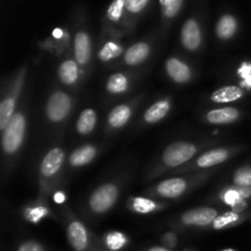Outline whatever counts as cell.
Instances as JSON below:
<instances>
[{"instance_id":"30","label":"cell","mask_w":251,"mask_h":251,"mask_svg":"<svg viewBox=\"0 0 251 251\" xmlns=\"http://www.w3.org/2000/svg\"><path fill=\"white\" fill-rule=\"evenodd\" d=\"M124 6H125V0H114V1L112 2V5L109 6V9H108V12H107L109 20H112V21H118V20L122 17Z\"/></svg>"},{"instance_id":"34","label":"cell","mask_w":251,"mask_h":251,"mask_svg":"<svg viewBox=\"0 0 251 251\" xmlns=\"http://www.w3.org/2000/svg\"><path fill=\"white\" fill-rule=\"evenodd\" d=\"M239 74L243 77V85L251 88V64H243L239 69Z\"/></svg>"},{"instance_id":"41","label":"cell","mask_w":251,"mask_h":251,"mask_svg":"<svg viewBox=\"0 0 251 251\" xmlns=\"http://www.w3.org/2000/svg\"><path fill=\"white\" fill-rule=\"evenodd\" d=\"M223 251H235V250H233V249H226V250H223Z\"/></svg>"},{"instance_id":"37","label":"cell","mask_w":251,"mask_h":251,"mask_svg":"<svg viewBox=\"0 0 251 251\" xmlns=\"http://www.w3.org/2000/svg\"><path fill=\"white\" fill-rule=\"evenodd\" d=\"M54 201H55L56 203H63L64 201H65V195H64V193L59 191V193L54 194Z\"/></svg>"},{"instance_id":"18","label":"cell","mask_w":251,"mask_h":251,"mask_svg":"<svg viewBox=\"0 0 251 251\" xmlns=\"http://www.w3.org/2000/svg\"><path fill=\"white\" fill-rule=\"evenodd\" d=\"M169 108H171L169 100H158V102L154 103L152 107H150L149 109H147V112L145 113V120H146L147 123L159 122V120L163 119V118L168 114Z\"/></svg>"},{"instance_id":"40","label":"cell","mask_w":251,"mask_h":251,"mask_svg":"<svg viewBox=\"0 0 251 251\" xmlns=\"http://www.w3.org/2000/svg\"><path fill=\"white\" fill-rule=\"evenodd\" d=\"M159 1H161V4L163 5V7H164V6H167L169 2H171V0H159Z\"/></svg>"},{"instance_id":"4","label":"cell","mask_w":251,"mask_h":251,"mask_svg":"<svg viewBox=\"0 0 251 251\" xmlns=\"http://www.w3.org/2000/svg\"><path fill=\"white\" fill-rule=\"evenodd\" d=\"M71 108V100L66 93L55 92L49 98L47 104V117L54 123H59L66 118Z\"/></svg>"},{"instance_id":"9","label":"cell","mask_w":251,"mask_h":251,"mask_svg":"<svg viewBox=\"0 0 251 251\" xmlns=\"http://www.w3.org/2000/svg\"><path fill=\"white\" fill-rule=\"evenodd\" d=\"M186 181L180 178H173L164 180L157 186V193L163 198L176 199L185 191Z\"/></svg>"},{"instance_id":"7","label":"cell","mask_w":251,"mask_h":251,"mask_svg":"<svg viewBox=\"0 0 251 251\" xmlns=\"http://www.w3.org/2000/svg\"><path fill=\"white\" fill-rule=\"evenodd\" d=\"M64 162V152L60 149L55 147V149L50 150L48 153L46 154L44 159L42 161L41 164V173L44 176H51L61 168Z\"/></svg>"},{"instance_id":"39","label":"cell","mask_w":251,"mask_h":251,"mask_svg":"<svg viewBox=\"0 0 251 251\" xmlns=\"http://www.w3.org/2000/svg\"><path fill=\"white\" fill-rule=\"evenodd\" d=\"M149 251H168L166 249V248H159V247H157V248H152L151 250H149Z\"/></svg>"},{"instance_id":"6","label":"cell","mask_w":251,"mask_h":251,"mask_svg":"<svg viewBox=\"0 0 251 251\" xmlns=\"http://www.w3.org/2000/svg\"><path fill=\"white\" fill-rule=\"evenodd\" d=\"M181 42L189 50H195L201 44V29L195 20H188L181 29Z\"/></svg>"},{"instance_id":"14","label":"cell","mask_w":251,"mask_h":251,"mask_svg":"<svg viewBox=\"0 0 251 251\" xmlns=\"http://www.w3.org/2000/svg\"><path fill=\"white\" fill-rule=\"evenodd\" d=\"M228 158V151L223 149L211 150V151L203 153L198 159V166L201 168H208V167L217 166Z\"/></svg>"},{"instance_id":"21","label":"cell","mask_w":251,"mask_h":251,"mask_svg":"<svg viewBox=\"0 0 251 251\" xmlns=\"http://www.w3.org/2000/svg\"><path fill=\"white\" fill-rule=\"evenodd\" d=\"M130 115H131V110L127 105H118L110 112L108 120H109V124L113 127H122L130 119Z\"/></svg>"},{"instance_id":"28","label":"cell","mask_w":251,"mask_h":251,"mask_svg":"<svg viewBox=\"0 0 251 251\" xmlns=\"http://www.w3.org/2000/svg\"><path fill=\"white\" fill-rule=\"evenodd\" d=\"M122 50L123 49L119 44L114 43V42H108V43L104 44L102 50H100V58L102 59L103 61H108L110 60V59L115 58V56L120 55Z\"/></svg>"},{"instance_id":"32","label":"cell","mask_w":251,"mask_h":251,"mask_svg":"<svg viewBox=\"0 0 251 251\" xmlns=\"http://www.w3.org/2000/svg\"><path fill=\"white\" fill-rule=\"evenodd\" d=\"M149 0H125V7L130 12H140L147 5Z\"/></svg>"},{"instance_id":"13","label":"cell","mask_w":251,"mask_h":251,"mask_svg":"<svg viewBox=\"0 0 251 251\" xmlns=\"http://www.w3.org/2000/svg\"><path fill=\"white\" fill-rule=\"evenodd\" d=\"M150 54V47L146 43H136L130 47L125 53V63L127 65H137L146 60Z\"/></svg>"},{"instance_id":"36","label":"cell","mask_w":251,"mask_h":251,"mask_svg":"<svg viewBox=\"0 0 251 251\" xmlns=\"http://www.w3.org/2000/svg\"><path fill=\"white\" fill-rule=\"evenodd\" d=\"M164 242L168 243L171 247H174V245L176 244V235L173 234V233H168V234H166V237H164Z\"/></svg>"},{"instance_id":"35","label":"cell","mask_w":251,"mask_h":251,"mask_svg":"<svg viewBox=\"0 0 251 251\" xmlns=\"http://www.w3.org/2000/svg\"><path fill=\"white\" fill-rule=\"evenodd\" d=\"M19 251H44L42 245H39L36 242H27L20 247Z\"/></svg>"},{"instance_id":"20","label":"cell","mask_w":251,"mask_h":251,"mask_svg":"<svg viewBox=\"0 0 251 251\" xmlns=\"http://www.w3.org/2000/svg\"><path fill=\"white\" fill-rule=\"evenodd\" d=\"M59 77L66 85H73L76 82L78 77V69L75 61L66 60L59 68Z\"/></svg>"},{"instance_id":"10","label":"cell","mask_w":251,"mask_h":251,"mask_svg":"<svg viewBox=\"0 0 251 251\" xmlns=\"http://www.w3.org/2000/svg\"><path fill=\"white\" fill-rule=\"evenodd\" d=\"M166 68H167V73H168V75L171 76L176 82L183 83L190 80L191 77L190 68H189L185 63L179 60V59L171 58L168 61H167Z\"/></svg>"},{"instance_id":"33","label":"cell","mask_w":251,"mask_h":251,"mask_svg":"<svg viewBox=\"0 0 251 251\" xmlns=\"http://www.w3.org/2000/svg\"><path fill=\"white\" fill-rule=\"evenodd\" d=\"M181 4H183V0H171L167 6H164V15L167 17H173L176 16V12L180 9Z\"/></svg>"},{"instance_id":"5","label":"cell","mask_w":251,"mask_h":251,"mask_svg":"<svg viewBox=\"0 0 251 251\" xmlns=\"http://www.w3.org/2000/svg\"><path fill=\"white\" fill-rule=\"evenodd\" d=\"M217 211L215 208L202 207L191 210L183 215V223L188 226H199V227H205L211 225L217 217Z\"/></svg>"},{"instance_id":"15","label":"cell","mask_w":251,"mask_h":251,"mask_svg":"<svg viewBox=\"0 0 251 251\" xmlns=\"http://www.w3.org/2000/svg\"><path fill=\"white\" fill-rule=\"evenodd\" d=\"M243 97V91L235 86H226L212 93L211 100L216 103H228L240 100Z\"/></svg>"},{"instance_id":"23","label":"cell","mask_w":251,"mask_h":251,"mask_svg":"<svg viewBox=\"0 0 251 251\" xmlns=\"http://www.w3.org/2000/svg\"><path fill=\"white\" fill-rule=\"evenodd\" d=\"M222 199L226 203H228L229 206H233L235 210V212L238 211H242L247 207V202H245V199L243 198V195L240 194L239 188L238 189H228L227 191L222 194Z\"/></svg>"},{"instance_id":"3","label":"cell","mask_w":251,"mask_h":251,"mask_svg":"<svg viewBox=\"0 0 251 251\" xmlns=\"http://www.w3.org/2000/svg\"><path fill=\"white\" fill-rule=\"evenodd\" d=\"M118 199V189L113 184H105L98 188L90 199V206L96 213H103L112 208Z\"/></svg>"},{"instance_id":"2","label":"cell","mask_w":251,"mask_h":251,"mask_svg":"<svg viewBox=\"0 0 251 251\" xmlns=\"http://www.w3.org/2000/svg\"><path fill=\"white\" fill-rule=\"evenodd\" d=\"M196 147L188 142H176L169 145L163 153V162L168 167H178L193 158Z\"/></svg>"},{"instance_id":"12","label":"cell","mask_w":251,"mask_h":251,"mask_svg":"<svg viewBox=\"0 0 251 251\" xmlns=\"http://www.w3.org/2000/svg\"><path fill=\"white\" fill-rule=\"evenodd\" d=\"M91 55L90 37L85 32H78L75 37V58L78 64L85 65Z\"/></svg>"},{"instance_id":"22","label":"cell","mask_w":251,"mask_h":251,"mask_svg":"<svg viewBox=\"0 0 251 251\" xmlns=\"http://www.w3.org/2000/svg\"><path fill=\"white\" fill-rule=\"evenodd\" d=\"M16 102L14 97H7L0 104V129L4 131L11 119L14 118V110Z\"/></svg>"},{"instance_id":"25","label":"cell","mask_w":251,"mask_h":251,"mask_svg":"<svg viewBox=\"0 0 251 251\" xmlns=\"http://www.w3.org/2000/svg\"><path fill=\"white\" fill-rule=\"evenodd\" d=\"M126 237L120 232H112L109 234H107V237H105V244L113 251L120 250L122 248H124L126 245Z\"/></svg>"},{"instance_id":"19","label":"cell","mask_w":251,"mask_h":251,"mask_svg":"<svg viewBox=\"0 0 251 251\" xmlns=\"http://www.w3.org/2000/svg\"><path fill=\"white\" fill-rule=\"evenodd\" d=\"M96 122H97V115L93 109H86L81 113L80 118L76 124V129L81 135H87L95 129Z\"/></svg>"},{"instance_id":"31","label":"cell","mask_w":251,"mask_h":251,"mask_svg":"<svg viewBox=\"0 0 251 251\" xmlns=\"http://www.w3.org/2000/svg\"><path fill=\"white\" fill-rule=\"evenodd\" d=\"M47 215H48V210L43 206H37V207L27 210V218L33 223L39 222Z\"/></svg>"},{"instance_id":"11","label":"cell","mask_w":251,"mask_h":251,"mask_svg":"<svg viewBox=\"0 0 251 251\" xmlns=\"http://www.w3.org/2000/svg\"><path fill=\"white\" fill-rule=\"evenodd\" d=\"M238 117H239V112L232 107L211 110L206 115L208 122L212 124H229V123L235 122Z\"/></svg>"},{"instance_id":"1","label":"cell","mask_w":251,"mask_h":251,"mask_svg":"<svg viewBox=\"0 0 251 251\" xmlns=\"http://www.w3.org/2000/svg\"><path fill=\"white\" fill-rule=\"evenodd\" d=\"M26 131V119L24 114H15L11 122L4 130L2 135V149L6 153H15L21 146Z\"/></svg>"},{"instance_id":"16","label":"cell","mask_w":251,"mask_h":251,"mask_svg":"<svg viewBox=\"0 0 251 251\" xmlns=\"http://www.w3.org/2000/svg\"><path fill=\"white\" fill-rule=\"evenodd\" d=\"M237 26V20L232 15H225L218 21L217 27H216V33L221 39H229L234 36Z\"/></svg>"},{"instance_id":"27","label":"cell","mask_w":251,"mask_h":251,"mask_svg":"<svg viewBox=\"0 0 251 251\" xmlns=\"http://www.w3.org/2000/svg\"><path fill=\"white\" fill-rule=\"evenodd\" d=\"M233 179L239 188H251V168L243 167V168L238 169Z\"/></svg>"},{"instance_id":"26","label":"cell","mask_w":251,"mask_h":251,"mask_svg":"<svg viewBox=\"0 0 251 251\" xmlns=\"http://www.w3.org/2000/svg\"><path fill=\"white\" fill-rule=\"evenodd\" d=\"M238 221H239V215H238V212L223 213V215L217 216L216 220L213 221V228H215V229H222V228H226L227 226L237 223Z\"/></svg>"},{"instance_id":"24","label":"cell","mask_w":251,"mask_h":251,"mask_svg":"<svg viewBox=\"0 0 251 251\" xmlns=\"http://www.w3.org/2000/svg\"><path fill=\"white\" fill-rule=\"evenodd\" d=\"M129 81L127 77L123 74H115L109 77L107 82V90L112 93H122L127 90Z\"/></svg>"},{"instance_id":"29","label":"cell","mask_w":251,"mask_h":251,"mask_svg":"<svg viewBox=\"0 0 251 251\" xmlns=\"http://www.w3.org/2000/svg\"><path fill=\"white\" fill-rule=\"evenodd\" d=\"M132 207L139 213H150L156 210L157 205L153 201L145 198H136L132 201Z\"/></svg>"},{"instance_id":"8","label":"cell","mask_w":251,"mask_h":251,"mask_svg":"<svg viewBox=\"0 0 251 251\" xmlns=\"http://www.w3.org/2000/svg\"><path fill=\"white\" fill-rule=\"evenodd\" d=\"M68 239L76 251L86 250L88 244L87 230L81 222H73L68 228Z\"/></svg>"},{"instance_id":"38","label":"cell","mask_w":251,"mask_h":251,"mask_svg":"<svg viewBox=\"0 0 251 251\" xmlns=\"http://www.w3.org/2000/svg\"><path fill=\"white\" fill-rule=\"evenodd\" d=\"M53 36H54V38H56V39L61 38V37H63V31H61L60 28H55L53 31Z\"/></svg>"},{"instance_id":"17","label":"cell","mask_w":251,"mask_h":251,"mask_svg":"<svg viewBox=\"0 0 251 251\" xmlns=\"http://www.w3.org/2000/svg\"><path fill=\"white\" fill-rule=\"evenodd\" d=\"M96 153V149L91 145H87V146L80 147V149L76 150L70 157V163L71 166L74 167H81L85 166V164L90 163L93 158H95Z\"/></svg>"}]
</instances>
